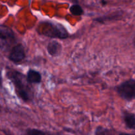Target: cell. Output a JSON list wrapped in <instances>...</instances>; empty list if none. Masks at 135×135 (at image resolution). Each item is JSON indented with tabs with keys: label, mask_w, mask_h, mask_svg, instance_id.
<instances>
[{
	"label": "cell",
	"mask_w": 135,
	"mask_h": 135,
	"mask_svg": "<svg viewBox=\"0 0 135 135\" xmlns=\"http://www.w3.org/2000/svg\"><path fill=\"white\" fill-rule=\"evenodd\" d=\"M109 130L106 129H104V128L102 127H99L98 128H97L95 132V134H107L108 133Z\"/></svg>",
	"instance_id": "obj_12"
},
{
	"label": "cell",
	"mask_w": 135,
	"mask_h": 135,
	"mask_svg": "<svg viewBox=\"0 0 135 135\" xmlns=\"http://www.w3.org/2000/svg\"><path fill=\"white\" fill-rule=\"evenodd\" d=\"M123 119L127 127L129 129L135 130V115L125 112L123 113Z\"/></svg>",
	"instance_id": "obj_8"
},
{
	"label": "cell",
	"mask_w": 135,
	"mask_h": 135,
	"mask_svg": "<svg viewBox=\"0 0 135 135\" xmlns=\"http://www.w3.org/2000/svg\"><path fill=\"white\" fill-rule=\"evenodd\" d=\"M106 1H105V0H102V4L103 5H106Z\"/></svg>",
	"instance_id": "obj_14"
},
{
	"label": "cell",
	"mask_w": 135,
	"mask_h": 135,
	"mask_svg": "<svg viewBox=\"0 0 135 135\" xmlns=\"http://www.w3.org/2000/svg\"><path fill=\"white\" fill-rule=\"evenodd\" d=\"M47 53L52 57H57L62 51V46L59 42L52 40L47 44Z\"/></svg>",
	"instance_id": "obj_6"
},
{
	"label": "cell",
	"mask_w": 135,
	"mask_h": 135,
	"mask_svg": "<svg viewBox=\"0 0 135 135\" xmlns=\"http://www.w3.org/2000/svg\"><path fill=\"white\" fill-rule=\"evenodd\" d=\"M121 15V13L120 12L119 13H115L114 14H112L109 16H103V17H98V18H96L94 19V21L99 22H106V21H112V20H115L117 18H119V16Z\"/></svg>",
	"instance_id": "obj_9"
},
{
	"label": "cell",
	"mask_w": 135,
	"mask_h": 135,
	"mask_svg": "<svg viewBox=\"0 0 135 135\" xmlns=\"http://www.w3.org/2000/svg\"><path fill=\"white\" fill-rule=\"evenodd\" d=\"M15 42V35L7 26H1V49L7 50L11 44Z\"/></svg>",
	"instance_id": "obj_4"
},
{
	"label": "cell",
	"mask_w": 135,
	"mask_h": 135,
	"mask_svg": "<svg viewBox=\"0 0 135 135\" xmlns=\"http://www.w3.org/2000/svg\"><path fill=\"white\" fill-rule=\"evenodd\" d=\"M26 57L25 48L22 44H17L12 47L9 55V59L13 63L21 62Z\"/></svg>",
	"instance_id": "obj_5"
},
{
	"label": "cell",
	"mask_w": 135,
	"mask_h": 135,
	"mask_svg": "<svg viewBox=\"0 0 135 135\" xmlns=\"http://www.w3.org/2000/svg\"><path fill=\"white\" fill-rule=\"evenodd\" d=\"M69 11L73 15L75 16H80L84 13V11H83V8L81 7L80 5H79L77 3L73 4V5H71L69 9Z\"/></svg>",
	"instance_id": "obj_10"
},
{
	"label": "cell",
	"mask_w": 135,
	"mask_h": 135,
	"mask_svg": "<svg viewBox=\"0 0 135 135\" xmlns=\"http://www.w3.org/2000/svg\"><path fill=\"white\" fill-rule=\"evenodd\" d=\"M68 1H71L73 3H78V2H79V0H68Z\"/></svg>",
	"instance_id": "obj_13"
},
{
	"label": "cell",
	"mask_w": 135,
	"mask_h": 135,
	"mask_svg": "<svg viewBox=\"0 0 135 135\" xmlns=\"http://www.w3.org/2000/svg\"><path fill=\"white\" fill-rule=\"evenodd\" d=\"M119 96L123 100L131 101L135 99V80L129 79L116 87Z\"/></svg>",
	"instance_id": "obj_3"
},
{
	"label": "cell",
	"mask_w": 135,
	"mask_h": 135,
	"mask_svg": "<svg viewBox=\"0 0 135 135\" xmlns=\"http://www.w3.org/2000/svg\"><path fill=\"white\" fill-rule=\"evenodd\" d=\"M26 79L30 84H39L42 81V76L38 71L30 69L26 75Z\"/></svg>",
	"instance_id": "obj_7"
},
{
	"label": "cell",
	"mask_w": 135,
	"mask_h": 135,
	"mask_svg": "<svg viewBox=\"0 0 135 135\" xmlns=\"http://www.w3.org/2000/svg\"><path fill=\"white\" fill-rule=\"evenodd\" d=\"M26 133H27L28 134H37V135L46 134L44 132L42 131H40L38 130V129H28V130L27 131V132H26Z\"/></svg>",
	"instance_id": "obj_11"
},
{
	"label": "cell",
	"mask_w": 135,
	"mask_h": 135,
	"mask_svg": "<svg viewBox=\"0 0 135 135\" xmlns=\"http://www.w3.org/2000/svg\"><path fill=\"white\" fill-rule=\"evenodd\" d=\"M36 31L39 34L53 38L65 39L69 37V33L65 28L61 24L55 22L45 21L41 22Z\"/></svg>",
	"instance_id": "obj_2"
},
{
	"label": "cell",
	"mask_w": 135,
	"mask_h": 135,
	"mask_svg": "<svg viewBox=\"0 0 135 135\" xmlns=\"http://www.w3.org/2000/svg\"><path fill=\"white\" fill-rule=\"evenodd\" d=\"M8 76L15 87L16 92L22 100L28 102L32 98L33 92L29 86L26 76L25 77L23 74L18 71H10Z\"/></svg>",
	"instance_id": "obj_1"
},
{
	"label": "cell",
	"mask_w": 135,
	"mask_h": 135,
	"mask_svg": "<svg viewBox=\"0 0 135 135\" xmlns=\"http://www.w3.org/2000/svg\"><path fill=\"white\" fill-rule=\"evenodd\" d=\"M134 45H135V40H134Z\"/></svg>",
	"instance_id": "obj_15"
}]
</instances>
